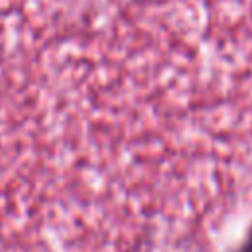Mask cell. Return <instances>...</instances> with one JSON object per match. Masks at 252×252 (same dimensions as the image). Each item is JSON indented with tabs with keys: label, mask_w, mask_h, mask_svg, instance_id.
Segmentation results:
<instances>
[{
	"label": "cell",
	"mask_w": 252,
	"mask_h": 252,
	"mask_svg": "<svg viewBox=\"0 0 252 252\" xmlns=\"http://www.w3.org/2000/svg\"><path fill=\"white\" fill-rule=\"evenodd\" d=\"M234 252H252V226H250V230L246 232V236H244L242 244H240Z\"/></svg>",
	"instance_id": "cell-1"
}]
</instances>
